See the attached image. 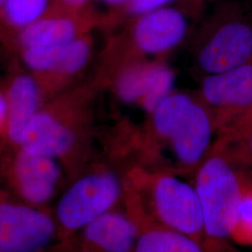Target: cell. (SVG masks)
Here are the masks:
<instances>
[{
    "label": "cell",
    "mask_w": 252,
    "mask_h": 252,
    "mask_svg": "<svg viewBox=\"0 0 252 252\" xmlns=\"http://www.w3.org/2000/svg\"><path fill=\"white\" fill-rule=\"evenodd\" d=\"M216 133L213 118L198 98L173 91L134 139V165L193 176L211 151Z\"/></svg>",
    "instance_id": "6da1fadb"
},
{
    "label": "cell",
    "mask_w": 252,
    "mask_h": 252,
    "mask_svg": "<svg viewBox=\"0 0 252 252\" xmlns=\"http://www.w3.org/2000/svg\"><path fill=\"white\" fill-rule=\"evenodd\" d=\"M165 170L134 165L126 171L124 207L140 230L158 227L205 241L202 208L193 183Z\"/></svg>",
    "instance_id": "7a4b0ae2"
},
{
    "label": "cell",
    "mask_w": 252,
    "mask_h": 252,
    "mask_svg": "<svg viewBox=\"0 0 252 252\" xmlns=\"http://www.w3.org/2000/svg\"><path fill=\"white\" fill-rule=\"evenodd\" d=\"M193 185L202 208L205 240H232L243 192L244 177L214 142L193 175Z\"/></svg>",
    "instance_id": "3957f363"
},
{
    "label": "cell",
    "mask_w": 252,
    "mask_h": 252,
    "mask_svg": "<svg viewBox=\"0 0 252 252\" xmlns=\"http://www.w3.org/2000/svg\"><path fill=\"white\" fill-rule=\"evenodd\" d=\"M126 175L99 166L75 179L60 193L53 213L63 244L98 217L124 205Z\"/></svg>",
    "instance_id": "277c9868"
},
{
    "label": "cell",
    "mask_w": 252,
    "mask_h": 252,
    "mask_svg": "<svg viewBox=\"0 0 252 252\" xmlns=\"http://www.w3.org/2000/svg\"><path fill=\"white\" fill-rule=\"evenodd\" d=\"M63 245L52 210L0 192V252H50Z\"/></svg>",
    "instance_id": "5b68a950"
},
{
    "label": "cell",
    "mask_w": 252,
    "mask_h": 252,
    "mask_svg": "<svg viewBox=\"0 0 252 252\" xmlns=\"http://www.w3.org/2000/svg\"><path fill=\"white\" fill-rule=\"evenodd\" d=\"M198 99L215 123L218 135L252 104V60L225 72L206 75Z\"/></svg>",
    "instance_id": "8992f818"
},
{
    "label": "cell",
    "mask_w": 252,
    "mask_h": 252,
    "mask_svg": "<svg viewBox=\"0 0 252 252\" xmlns=\"http://www.w3.org/2000/svg\"><path fill=\"white\" fill-rule=\"evenodd\" d=\"M252 60V22L232 14L218 24L197 54L206 75L225 72Z\"/></svg>",
    "instance_id": "52a82bcc"
},
{
    "label": "cell",
    "mask_w": 252,
    "mask_h": 252,
    "mask_svg": "<svg viewBox=\"0 0 252 252\" xmlns=\"http://www.w3.org/2000/svg\"><path fill=\"white\" fill-rule=\"evenodd\" d=\"M140 228L123 206L98 217L63 246L72 252H135Z\"/></svg>",
    "instance_id": "ba28073f"
},
{
    "label": "cell",
    "mask_w": 252,
    "mask_h": 252,
    "mask_svg": "<svg viewBox=\"0 0 252 252\" xmlns=\"http://www.w3.org/2000/svg\"><path fill=\"white\" fill-rule=\"evenodd\" d=\"M187 29V20L179 9L163 7L137 16L130 31L133 58L166 54L183 40Z\"/></svg>",
    "instance_id": "9c48e42d"
},
{
    "label": "cell",
    "mask_w": 252,
    "mask_h": 252,
    "mask_svg": "<svg viewBox=\"0 0 252 252\" xmlns=\"http://www.w3.org/2000/svg\"><path fill=\"white\" fill-rule=\"evenodd\" d=\"M62 172L56 159L19 151L12 173L15 198L48 208L59 191Z\"/></svg>",
    "instance_id": "30bf717a"
},
{
    "label": "cell",
    "mask_w": 252,
    "mask_h": 252,
    "mask_svg": "<svg viewBox=\"0 0 252 252\" xmlns=\"http://www.w3.org/2000/svg\"><path fill=\"white\" fill-rule=\"evenodd\" d=\"M16 145L20 151L58 160L76 152L79 137L70 126L50 113L38 111L23 130Z\"/></svg>",
    "instance_id": "8fae6325"
},
{
    "label": "cell",
    "mask_w": 252,
    "mask_h": 252,
    "mask_svg": "<svg viewBox=\"0 0 252 252\" xmlns=\"http://www.w3.org/2000/svg\"><path fill=\"white\" fill-rule=\"evenodd\" d=\"M90 54V40L87 36H81L61 45L25 49L24 60L37 72L72 76L85 66Z\"/></svg>",
    "instance_id": "7c38bea8"
},
{
    "label": "cell",
    "mask_w": 252,
    "mask_h": 252,
    "mask_svg": "<svg viewBox=\"0 0 252 252\" xmlns=\"http://www.w3.org/2000/svg\"><path fill=\"white\" fill-rule=\"evenodd\" d=\"M135 252H241L229 242L210 243L158 227L140 230Z\"/></svg>",
    "instance_id": "4fadbf2b"
},
{
    "label": "cell",
    "mask_w": 252,
    "mask_h": 252,
    "mask_svg": "<svg viewBox=\"0 0 252 252\" xmlns=\"http://www.w3.org/2000/svg\"><path fill=\"white\" fill-rule=\"evenodd\" d=\"M7 104L8 135L16 144L25 127L38 112L39 90L36 81L27 75L17 77L9 87Z\"/></svg>",
    "instance_id": "5bb4252c"
},
{
    "label": "cell",
    "mask_w": 252,
    "mask_h": 252,
    "mask_svg": "<svg viewBox=\"0 0 252 252\" xmlns=\"http://www.w3.org/2000/svg\"><path fill=\"white\" fill-rule=\"evenodd\" d=\"M80 34L81 24L72 16L41 18L23 28L21 43L25 49L53 47L70 42Z\"/></svg>",
    "instance_id": "9a60e30c"
},
{
    "label": "cell",
    "mask_w": 252,
    "mask_h": 252,
    "mask_svg": "<svg viewBox=\"0 0 252 252\" xmlns=\"http://www.w3.org/2000/svg\"><path fill=\"white\" fill-rule=\"evenodd\" d=\"M154 62L144 58L130 59L123 66L116 80L118 96L126 104L139 105L148 90Z\"/></svg>",
    "instance_id": "2e32d148"
},
{
    "label": "cell",
    "mask_w": 252,
    "mask_h": 252,
    "mask_svg": "<svg viewBox=\"0 0 252 252\" xmlns=\"http://www.w3.org/2000/svg\"><path fill=\"white\" fill-rule=\"evenodd\" d=\"M215 144L245 177L252 179V133L232 137L218 136Z\"/></svg>",
    "instance_id": "e0dca14e"
},
{
    "label": "cell",
    "mask_w": 252,
    "mask_h": 252,
    "mask_svg": "<svg viewBox=\"0 0 252 252\" xmlns=\"http://www.w3.org/2000/svg\"><path fill=\"white\" fill-rule=\"evenodd\" d=\"M174 80L171 68L158 60L155 61L150 85L138 106L150 115L159 103L173 92Z\"/></svg>",
    "instance_id": "ac0fdd59"
},
{
    "label": "cell",
    "mask_w": 252,
    "mask_h": 252,
    "mask_svg": "<svg viewBox=\"0 0 252 252\" xmlns=\"http://www.w3.org/2000/svg\"><path fill=\"white\" fill-rule=\"evenodd\" d=\"M50 0H6L5 18L13 27L25 28L43 18Z\"/></svg>",
    "instance_id": "d6986e66"
},
{
    "label": "cell",
    "mask_w": 252,
    "mask_h": 252,
    "mask_svg": "<svg viewBox=\"0 0 252 252\" xmlns=\"http://www.w3.org/2000/svg\"><path fill=\"white\" fill-rule=\"evenodd\" d=\"M243 177L242 199L232 241L240 246L252 247V179Z\"/></svg>",
    "instance_id": "ffe728a7"
},
{
    "label": "cell",
    "mask_w": 252,
    "mask_h": 252,
    "mask_svg": "<svg viewBox=\"0 0 252 252\" xmlns=\"http://www.w3.org/2000/svg\"><path fill=\"white\" fill-rule=\"evenodd\" d=\"M252 133V104L243 114L236 119L228 127L220 132L218 136L232 137Z\"/></svg>",
    "instance_id": "44dd1931"
},
{
    "label": "cell",
    "mask_w": 252,
    "mask_h": 252,
    "mask_svg": "<svg viewBox=\"0 0 252 252\" xmlns=\"http://www.w3.org/2000/svg\"><path fill=\"white\" fill-rule=\"evenodd\" d=\"M173 0H129L126 4V9L129 13L140 16L155 9L163 8Z\"/></svg>",
    "instance_id": "7402d4cb"
},
{
    "label": "cell",
    "mask_w": 252,
    "mask_h": 252,
    "mask_svg": "<svg viewBox=\"0 0 252 252\" xmlns=\"http://www.w3.org/2000/svg\"><path fill=\"white\" fill-rule=\"evenodd\" d=\"M62 2L68 9L77 10L83 8L87 4L88 0H62Z\"/></svg>",
    "instance_id": "603a6c76"
},
{
    "label": "cell",
    "mask_w": 252,
    "mask_h": 252,
    "mask_svg": "<svg viewBox=\"0 0 252 252\" xmlns=\"http://www.w3.org/2000/svg\"><path fill=\"white\" fill-rule=\"evenodd\" d=\"M8 115V104H7V98H5L0 94V126L1 124L7 120Z\"/></svg>",
    "instance_id": "cb8c5ba5"
},
{
    "label": "cell",
    "mask_w": 252,
    "mask_h": 252,
    "mask_svg": "<svg viewBox=\"0 0 252 252\" xmlns=\"http://www.w3.org/2000/svg\"><path fill=\"white\" fill-rule=\"evenodd\" d=\"M101 1L104 2L105 4L110 5V6L120 7V6H126V4L129 0H101Z\"/></svg>",
    "instance_id": "d4e9b609"
},
{
    "label": "cell",
    "mask_w": 252,
    "mask_h": 252,
    "mask_svg": "<svg viewBox=\"0 0 252 252\" xmlns=\"http://www.w3.org/2000/svg\"><path fill=\"white\" fill-rule=\"evenodd\" d=\"M70 252L69 250H67L64 246H61V247H59V248H57V249H55L54 251H52V252Z\"/></svg>",
    "instance_id": "484cf974"
},
{
    "label": "cell",
    "mask_w": 252,
    "mask_h": 252,
    "mask_svg": "<svg viewBox=\"0 0 252 252\" xmlns=\"http://www.w3.org/2000/svg\"><path fill=\"white\" fill-rule=\"evenodd\" d=\"M5 1H6V0H0V9H2V8H3Z\"/></svg>",
    "instance_id": "4316f807"
}]
</instances>
